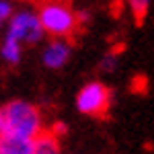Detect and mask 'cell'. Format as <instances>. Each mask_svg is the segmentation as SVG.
Here are the masks:
<instances>
[{"mask_svg": "<svg viewBox=\"0 0 154 154\" xmlns=\"http://www.w3.org/2000/svg\"><path fill=\"white\" fill-rule=\"evenodd\" d=\"M43 131V115L33 103L25 99H12L0 107V134L35 140Z\"/></svg>", "mask_w": 154, "mask_h": 154, "instance_id": "6da1fadb", "label": "cell"}, {"mask_svg": "<svg viewBox=\"0 0 154 154\" xmlns=\"http://www.w3.org/2000/svg\"><path fill=\"white\" fill-rule=\"evenodd\" d=\"M37 19L43 29V33L51 39H68L76 33V12L70 4L62 0H49L43 2L37 11Z\"/></svg>", "mask_w": 154, "mask_h": 154, "instance_id": "7a4b0ae2", "label": "cell"}, {"mask_svg": "<svg viewBox=\"0 0 154 154\" xmlns=\"http://www.w3.org/2000/svg\"><path fill=\"white\" fill-rule=\"evenodd\" d=\"M4 37H11L21 45H35L45 37V33L39 25L37 12L21 8V11H14V14L11 17V21L4 29Z\"/></svg>", "mask_w": 154, "mask_h": 154, "instance_id": "3957f363", "label": "cell"}, {"mask_svg": "<svg viewBox=\"0 0 154 154\" xmlns=\"http://www.w3.org/2000/svg\"><path fill=\"white\" fill-rule=\"evenodd\" d=\"M111 107V88L101 80H91L78 91L76 109L88 117H105Z\"/></svg>", "mask_w": 154, "mask_h": 154, "instance_id": "277c9868", "label": "cell"}, {"mask_svg": "<svg viewBox=\"0 0 154 154\" xmlns=\"http://www.w3.org/2000/svg\"><path fill=\"white\" fill-rule=\"evenodd\" d=\"M72 56V45L68 39H49L41 51V62L49 70H60L68 64Z\"/></svg>", "mask_w": 154, "mask_h": 154, "instance_id": "5b68a950", "label": "cell"}, {"mask_svg": "<svg viewBox=\"0 0 154 154\" xmlns=\"http://www.w3.org/2000/svg\"><path fill=\"white\" fill-rule=\"evenodd\" d=\"M33 140L0 134V154H31Z\"/></svg>", "mask_w": 154, "mask_h": 154, "instance_id": "8992f818", "label": "cell"}, {"mask_svg": "<svg viewBox=\"0 0 154 154\" xmlns=\"http://www.w3.org/2000/svg\"><path fill=\"white\" fill-rule=\"evenodd\" d=\"M31 154H62V146H60V138H56L49 130L39 134L33 140V148Z\"/></svg>", "mask_w": 154, "mask_h": 154, "instance_id": "52a82bcc", "label": "cell"}, {"mask_svg": "<svg viewBox=\"0 0 154 154\" xmlns=\"http://www.w3.org/2000/svg\"><path fill=\"white\" fill-rule=\"evenodd\" d=\"M0 58L4 60L8 66H17L23 58V45L19 41H14L11 37H2L0 43Z\"/></svg>", "mask_w": 154, "mask_h": 154, "instance_id": "ba28073f", "label": "cell"}, {"mask_svg": "<svg viewBox=\"0 0 154 154\" xmlns=\"http://www.w3.org/2000/svg\"><path fill=\"white\" fill-rule=\"evenodd\" d=\"M125 2H128V8L134 14L136 23H142L146 19V14L150 11V4H152V0H125Z\"/></svg>", "mask_w": 154, "mask_h": 154, "instance_id": "9c48e42d", "label": "cell"}, {"mask_svg": "<svg viewBox=\"0 0 154 154\" xmlns=\"http://www.w3.org/2000/svg\"><path fill=\"white\" fill-rule=\"evenodd\" d=\"M12 14H14V4L11 0H0V31L6 29Z\"/></svg>", "mask_w": 154, "mask_h": 154, "instance_id": "30bf717a", "label": "cell"}, {"mask_svg": "<svg viewBox=\"0 0 154 154\" xmlns=\"http://www.w3.org/2000/svg\"><path fill=\"white\" fill-rule=\"evenodd\" d=\"M117 62H119V54H117V49L113 48V49H109L105 54V58L101 60V70L103 72H113L115 68H117Z\"/></svg>", "mask_w": 154, "mask_h": 154, "instance_id": "8fae6325", "label": "cell"}, {"mask_svg": "<svg viewBox=\"0 0 154 154\" xmlns=\"http://www.w3.org/2000/svg\"><path fill=\"white\" fill-rule=\"evenodd\" d=\"M76 12V25H78V27H88V25H91V21H93V14H91V12L88 11H74Z\"/></svg>", "mask_w": 154, "mask_h": 154, "instance_id": "7c38bea8", "label": "cell"}, {"mask_svg": "<svg viewBox=\"0 0 154 154\" xmlns=\"http://www.w3.org/2000/svg\"><path fill=\"white\" fill-rule=\"evenodd\" d=\"M49 131H51V134H54L56 138H60L62 134H66V125H64L62 121H58V123H56V125H54V128H51Z\"/></svg>", "mask_w": 154, "mask_h": 154, "instance_id": "4fadbf2b", "label": "cell"}]
</instances>
